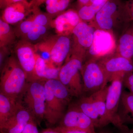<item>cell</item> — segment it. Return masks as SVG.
Listing matches in <instances>:
<instances>
[{
	"label": "cell",
	"mask_w": 133,
	"mask_h": 133,
	"mask_svg": "<svg viewBox=\"0 0 133 133\" xmlns=\"http://www.w3.org/2000/svg\"><path fill=\"white\" fill-rule=\"evenodd\" d=\"M1 71L0 93L18 99L28 82L26 73L16 58L14 56L8 58Z\"/></svg>",
	"instance_id": "1"
},
{
	"label": "cell",
	"mask_w": 133,
	"mask_h": 133,
	"mask_svg": "<svg viewBox=\"0 0 133 133\" xmlns=\"http://www.w3.org/2000/svg\"><path fill=\"white\" fill-rule=\"evenodd\" d=\"M85 55L71 50L59 70L58 79L72 97H81L84 93L81 69Z\"/></svg>",
	"instance_id": "2"
},
{
	"label": "cell",
	"mask_w": 133,
	"mask_h": 133,
	"mask_svg": "<svg viewBox=\"0 0 133 133\" xmlns=\"http://www.w3.org/2000/svg\"><path fill=\"white\" fill-rule=\"evenodd\" d=\"M81 75L84 93L89 95L101 90L108 83L107 75L99 59L90 58L83 63Z\"/></svg>",
	"instance_id": "3"
},
{
	"label": "cell",
	"mask_w": 133,
	"mask_h": 133,
	"mask_svg": "<svg viewBox=\"0 0 133 133\" xmlns=\"http://www.w3.org/2000/svg\"><path fill=\"white\" fill-rule=\"evenodd\" d=\"M45 80H38L28 82L21 96L25 106L34 118L44 119L46 93Z\"/></svg>",
	"instance_id": "4"
},
{
	"label": "cell",
	"mask_w": 133,
	"mask_h": 133,
	"mask_svg": "<svg viewBox=\"0 0 133 133\" xmlns=\"http://www.w3.org/2000/svg\"><path fill=\"white\" fill-rule=\"evenodd\" d=\"M124 76L120 75L115 77L111 81L108 88L106 101V114L104 127L112 124L121 130L127 126L121 125L118 118V113L119 104L122 93Z\"/></svg>",
	"instance_id": "5"
},
{
	"label": "cell",
	"mask_w": 133,
	"mask_h": 133,
	"mask_svg": "<svg viewBox=\"0 0 133 133\" xmlns=\"http://www.w3.org/2000/svg\"><path fill=\"white\" fill-rule=\"evenodd\" d=\"M128 13L125 5L121 0H108L94 19L99 29L109 31L114 30L122 16Z\"/></svg>",
	"instance_id": "6"
},
{
	"label": "cell",
	"mask_w": 133,
	"mask_h": 133,
	"mask_svg": "<svg viewBox=\"0 0 133 133\" xmlns=\"http://www.w3.org/2000/svg\"><path fill=\"white\" fill-rule=\"evenodd\" d=\"M16 57L27 76L28 82L38 80L35 72L36 52L34 44L21 39L15 44Z\"/></svg>",
	"instance_id": "7"
},
{
	"label": "cell",
	"mask_w": 133,
	"mask_h": 133,
	"mask_svg": "<svg viewBox=\"0 0 133 133\" xmlns=\"http://www.w3.org/2000/svg\"><path fill=\"white\" fill-rule=\"evenodd\" d=\"M60 121L59 126L63 128L96 133L92 121L74 105L69 108Z\"/></svg>",
	"instance_id": "8"
},
{
	"label": "cell",
	"mask_w": 133,
	"mask_h": 133,
	"mask_svg": "<svg viewBox=\"0 0 133 133\" xmlns=\"http://www.w3.org/2000/svg\"><path fill=\"white\" fill-rule=\"evenodd\" d=\"M70 35L57 34L45 38L50 47L51 62L57 68H61L71 51L72 44Z\"/></svg>",
	"instance_id": "9"
},
{
	"label": "cell",
	"mask_w": 133,
	"mask_h": 133,
	"mask_svg": "<svg viewBox=\"0 0 133 133\" xmlns=\"http://www.w3.org/2000/svg\"><path fill=\"white\" fill-rule=\"evenodd\" d=\"M107 75L108 82L115 77L133 72V62L118 55H108L99 58Z\"/></svg>",
	"instance_id": "10"
},
{
	"label": "cell",
	"mask_w": 133,
	"mask_h": 133,
	"mask_svg": "<svg viewBox=\"0 0 133 133\" xmlns=\"http://www.w3.org/2000/svg\"><path fill=\"white\" fill-rule=\"evenodd\" d=\"M34 7V0L16 3L3 10L1 19L9 24H18L31 14Z\"/></svg>",
	"instance_id": "11"
},
{
	"label": "cell",
	"mask_w": 133,
	"mask_h": 133,
	"mask_svg": "<svg viewBox=\"0 0 133 133\" xmlns=\"http://www.w3.org/2000/svg\"><path fill=\"white\" fill-rule=\"evenodd\" d=\"M45 87L46 102L44 119L49 125H53L62 119L67 105L54 94L45 82Z\"/></svg>",
	"instance_id": "12"
},
{
	"label": "cell",
	"mask_w": 133,
	"mask_h": 133,
	"mask_svg": "<svg viewBox=\"0 0 133 133\" xmlns=\"http://www.w3.org/2000/svg\"><path fill=\"white\" fill-rule=\"evenodd\" d=\"M33 119L30 112L20 101L14 114L0 128L1 132L21 133L27 124Z\"/></svg>",
	"instance_id": "13"
},
{
	"label": "cell",
	"mask_w": 133,
	"mask_h": 133,
	"mask_svg": "<svg viewBox=\"0 0 133 133\" xmlns=\"http://www.w3.org/2000/svg\"><path fill=\"white\" fill-rule=\"evenodd\" d=\"M114 46L113 38L109 31L96 30L92 45L88 50L90 58L99 59L109 55Z\"/></svg>",
	"instance_id": "14"
},
{
	"label": "cell",
	"mask_w": 133,
	"mask_h": 133,
	"mask_svg": "<svg viewBox=\"0 0 133 133\" xmlns=\"http://www.w3.org/2000/svg\"><path fill=\"white\" fill-rule=\"evenodd\" d=\"M81 21L77 11L69 9L52 19L50 26L55 29L57 35H70L73 29Z\"/></svg>",
	"instance_id": "15"
},
{
	"label": "cell",
	"mask_w": 133,
	"mask_h": 133,
	"mask_svg": "<svg viewBox=\"0 0 133 133\" xmlns=\"http://www.w3.org/2000/svg\"><path fill=\"white\" fill-rule=\"evenodd\" d=\"M95 30L85 22L79 23L72 33L74 42L73 50L85 54V50H89L92 45Z\"/></svg>",
	"instance_id": "16"
},
{
	"label": "cell",
	"mask_w": 133,
	"mask_h": 133,
	"mask_svg": "<svg viewBox=\"0 0 133 133\" xmlns=\"http://www.w3.org/2000/svg\"><path fill=\"white\" fill-rule=\"evenodd\" d=\"M117 115L122 126L133 125V94L129 91H122Z\"/></svg>",
	"instance_id": "17"
},
{
	"label": "cell",
	"mask_w": 133,
	"mask_h": 133,
	"mask_svg": "<svg viewBox=\"0 0 133 133\" xmlns=\"http://www.w3.org/2000/svg\"><path fill=\"white\" fill-rule=\"evenodd\" d=\"M19 102L0 93V128L14 114Z\"/></svg>",
	"instance_id": "18"
},
{
	"label": "cell",
	"mask_w": 133,
	"mask_h": 133,
	"mask_svg": "<svg viewBox=\"0 0 133 133\" xmlns=\"http://www.w3.org/2000/svg\"><path fill=\"white\" fill-rule=\"evenodd\" d=\"M108 86L90 95L100 118L99 128L104 127L106 114V101Z\"/></svg>",
	"instance_id": "19"
},
{
	"label": "cell",
	"mask_w": 133,
	"mask_h": 133,
	"mask_svg": "<svg viewBox=\"0 0 133 133\" xmlns=\"http://www.w3.org/2000/svg\"><path fill=\"white\" fill-rule=\"evenodd\" d=\"M74 105L91 119L95 127L99 128V116L95 110L90 95L81 97Z\"/></svg>",
	"instance_id": "20"
},
{
	"label": "cell",
	"mask_w": 133,
	"mask_h": 133,
	"mask_svg": "<svg viewBox=\"0 0 133 133\" xmlns=\"http://www.w3.org/2000/svg\"><path fill=\"white\" fill-rule=\"evenodd\" d=\"M52 92L58 98L66 105L70 102L72 96L65 86L58 79L45 80Z\"/></svg>",
	"instance_id": "21"
},
{
	"label": "cell",
	"mask_w": 133,
	"mask_h": 133,
	"mask_svg": "<svg viewBox=\"0 0 133 133\" xmlns=\"http://www.w3.org/2000/svg\"><path fill=\"white\" fill-rule=\"evenodd\" d=\"M17 37L14 29L10 24L0 19V48H9L13 44Z\"/></svg>",
	"instance_id": "22"
},
{
	"label": "cell",
	"mask_w": 133,
	"mask_h": 133,
	"mask_svg": "<svg viewBox=\"0 0 133 133\" xmlns=\"http://www.w3.org/2000/svg\"><path fill=\"white\" fill-rule=\"evenodd\" d=\"M118 53L116 55L132 60L133 57V35L124 33L119 41Z\"/></svg>",
	"instance_id": "23"
},
{
	"label": "cell",
	"mask_w": 133,
	"mask_h": 133,
	"mask_svg": "<svg viewBox=\"0 0 133 133\" xmlns=\"http://www.w3.org/2000/svg\"><path fill=\"white\" fill-rule=\"evenodd\" d=\"M72 0H46L47 13L54 18L66 10Z\"/></svg>",
	"instance_id": "24"
},
{
	"label": "cell",
	"mask_w": 133,
	"mask_h": 133,
	"mask_svg": "<svg viewBox=\"0 0 133 133\" xmlns=\"http://www.w3.org/2000/svg\"><path fill=\"white\" fill-rule=\"evenodd\" d=\"M48 27L35 24L22 39L32 44L34 42H37L38 41L41 42L43 40V38H44L48 32Z\"/></svg>",
	"instance_id": "25"
},
{
	"label": "cell",
	"mask_w": 133,
	"mask_h": 133,
	"mask_svg": "<svg viewBox=\"0 0 133 133\" xmlns=\"http://www.w3.org/2000/svg\"><path fill=\"white\" fill-rule=\"evenodd\" d=\"M31 15L17 24L14 29L17 37L22 39L35 25Z\"/></svg>",
	"instance_id": "26"
},
{
	"label": "cell",
	"mask_w": 133,
	"mask_h": 133,
	"mask_svg": "<svg viewBox=\"0 0 133 133\" xmlns=\"http://www.w3.org/2000/svg\"><path fill=\"white\" fill-rule=\"evenodd\" d=\"M35 24L49 27L54 17L48 13H44L38 7H34L33 12L30 15Z\"/></svg>",
	"instance_id": "27"
},
{
	"label": "cell",
	"mask_w": 133,
	"mask_h": 133,
	"mask_svg": "<svg viewBox=\"0 0 133 133\" xmlns=\"http://www.w3.org/2000/svg\"><path fill=\"white\" fill-rule=\"evenodd\" d=\"M99 10L94 5L90 4L78 7L77 12L81 21L85 22L95 19V16Z\"/></svg>",
	"instance_id": "28"
},
{
	"label": "cell",
	"mask_w": 133,
	"mask_h": 133,
	"mask_svg": "<svg viewBox=\"0 0 133 133\" xmlns=\"http://www.w3.org/2000/svg\"><path fill=\"white\" fill-rule=\"evenodd\" d=\"M47 66V64L45 60L36 52L35 72L37 79L45 80L44 78Z\"/></svg>",
	"instance_id": "29"
},
{
	"label": "cell",
	"mask_w": 133,
	"mask_h": 133,
	"mask_svg": "<svg viewBox=\"0 0 133 133\" xmlns=\"http://www.w3.org/2000/svg\"><path fill=\"white\" fill-rule=\"evenodd\" d=\"M123 86L133 94V72L126 73L123 78Z\"/></svg>",
	"instance_id": "30"
},
{
	"label": "cell",
	"mask_w": 133,
	"mask_h": 133,
	"mask_svg": "<svg viewBox=\"0 0 133 133\" xmlns=\"http://www.w3.org/2000/svg\"><path fill=\"white\" fill-rule=\"evenodd\" d=\"M21 133H40L34 119L27 124Z\"/></svg>",
	"instance_id": "31"
},
{
	"label": "cell",
	"mask_w": 133,
	"mask_h": 133,
	"mask_svg": "<svg viewBox=\"0 0 133 133\" xmlns=\"http://www.w3.org/2000/svg\"><path fill=\"white\" fill-rule=\"evenodd\" d=\"M0 49V68L1 70L8 58H7V57L9 53V50L8 47L1 48Z\"/></svg>",
	"instance_id": "32"
},
{
	"label": "cell",
	"mask_w": 133,
	"mask_h": 133,
	"mask_svg": "<svg viewBox=\"0 0 133 133\" xmlns=\"http://www.w3.org/2000/svg\"><path fill=\"white\" fill-rule=\"evenodd\" d=\"M24 0H0V8L3 10L8 6Z\"/></svg>",
	"instance_id": "33"
},
{
	"label": "cell",
	"mask_w": 133,
	"mask_h": 133,
	"mask_svg": "<svg viewBox=\"0 0 133 133\" xmlns=\"http://www.w3.org/2000/svg\"><path fill=\"white\" fill-rule=\"evenodd\" d=\"M55 128L61 133H87L84 131L74 130V129H67L58 126Z\"/></svg>",
	"instance_id": "34"
},
{
	"label": "cell",
	"mask_w": 133,
	"mask_h": 133,
	"mask_svg": "<svg viewBox=\"0 0 133 133\" xmlns=\"http://www.w3.org/2000/svg\"><path fill=\"white\" fill-rule=\"evenodd\" d=\"M108 0H91V4L96 5L101 8Z\"/></svg>",
	"instance_id": "35"
},
{
	"label": "cell",
	"mask_w": 133,
	"mask_h": 133,
	"mask_svg": "<svg viewBox=\"0 0 133 133\" xmlns=\"http://www.w3.org/2000/svg\"><path fill=\"white\" fill-rule=\"evenodd\" d=\"M40 133H61L56 128H47L43 130Z\"/></svg>",
	"instance_id": "36"
},
{
	"label": "cell",
	"mask_w": 133,
	"mask_h": 133,
	"mask_svg": "<svg viewBox=\"0 0 133 133\" xmlns=\"http://www.w3.org/2000/svg\"><path fill=\"white\" fill-rule=\"evenodd\" d=\"M78 7L91 4V0H77Z\"/></svg>",
	"instance_id": "37"
},
{
	"label": "cell",
	"mask_w": 133,
	"mask_h": 133,
	"mask_svg": "<svg viewBox=\"0 0 133 133\" xmlns=\"http://www.w3.org/2000/svg\"><path fill=\"white\" fill-rule=\"evenodd\" d=\"M46 1V0H34L35 6L39 7L40 5L45 3Z\"/></svg>",
	"instance_id": "38"
},
{
	"label": "cell",
	"mask_w": 133,
	"mask_h": 133,
	"mask_svg": "<svg viewBox=\"0 0 133 133\" xmlns=\"http://www.w3.org/2000/svg\"><path fill=\"white\" fill-rule=\"evenodd\" d=\"M120 131V133H133V128L129 129L127 126L125 128Z\"/></svg>",
	"instance_id": "39"
},
{
	"label": "cell",
	"mask_w": 133,
	"mask_h": 133,
	"mask_svg": "<svg viewBox=\"0 0 133 133\" xmlns=\"http://www.w3.org/2000/svg\"><path fill=\"white\" fill-rule=\"evenodd\" d=\"M99 133H111L109 132H107V131H102V132H101Z\"/></svg>",
	"instance_id": "40"
},
{
	"label": "cell",
	"mask_w": 133,
	"mask_h": 133,
	"mask_svg": "<svg viewBox=\"0 0 133 133\" xmlns=\"http://www.w3.org/2000/svg\"></svg>",
	"instance_id": "41"
}]
</instances>
